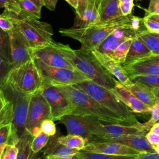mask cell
I'll return each instance as SVG.
<instances>
[{
    "mask_svg": "<svg viewBox=\"0 0 159 159\" xmlns=\"http://www.w3.org/2000/svg\"><path fill=\"white\" fill-rule=\"evenodd\" d=\"M139 17L131 14L122 16L103 22L86 26L61 29L60 33L66 37L78 40L81 45V49L92 51L116 29L129 25L135 22Z\"/></svg>",
    "mask_w": 159,
    "mask_h": 159,
    "instance_id": "cell-1",
    "label": "cell"
},
{
    "mask_svg": "<svg viewBox=\"0 0 159 159\" xmlns=\"http://www.w3.org/2000/svg\"><path fill=\"white\" fill-rule=\"evenodd\" d=\"M53 45L76 70L91 81L109 89L114 87L116 79L99 63L91 51L81 48L75 50L68 45L56 42Z\"/></svg>",
    "mask_w": 159,
    "mask_h": 159,
    "instance_id": "cell-2",
    "label": "cell"
},
{
    "mask_svg": "<svg viewBox=\"0 0 159 159\" xmlns=\"http://www.w3.org/2000/svg\"><path fill=\"white\" fill-rule=\"evenodd\" d=\"M54 86L57 87L70 101L73 107L71 114L92 116L108 122L129 125L119 115L103 106L76 86Z\"/></svg>",
    "mask_w": 159,
    "mask_h": 159,
    "instance_id": "cell-3",
    "label": "cell"
},
{
    "mask_svg": "<svg viewBox=\"0 0 159 159\" xmlns=\"http://www.w3.org/2000/svg\"><path fill=\"white\" fill-rule=\"evenodd\" d=\"M14 26L22 34L31 48L49 45L54 42L52 26L45 22L29 16H19L4 11Z\"/></svg>",
    "mask_w": 159,
    "mask_h": 159,
    "instance_id": "cell-4",
    "label": "cell"
},
{
    "mask_svg": "<svg viewBox=\"0 0 159 159\" xmlns=\"http://www.w3.org/2000/svg\"><path fill=\"white\" fill-rule=\"evenodd\" d=\"M73 86L83 90L99 104L119 115L129 125L139 123L133 112L111 89L91 81H86Z\"/></svg>",
    "mask_w": 159,
    "mask_h": 159,
    "instance_id": "cell-5",
    "label": "cell"
},
{
    "mask_svg": "<svg viewBox=\"0 0 159 159\" xmlns=\"http://www.w3.org/2000/svg\"><path fill=\"white\" fill-rule=\"evenodd\" d=\"M42 83L43 79L32 58L12 68L2 88L8 86L21 93L32 95L39 91Z\"/></svg>",
    "mask_w": 159,
    "mask_h": 159,
    "instance_id": "cell-6",
    "label": "cell"
},
{
    "mask_svg": "<svg viewBox=\"0 0 159 159\" xmlns=\"http://www.w3.org/2000/svg\"><path fill=\"white\" fill-rule=\"evenodd\" d=\"M2 89L13 107L12 135L9 144L16 145L20 139L28 133L25 129V124L30 95L21 93L8 86H5Z\"/></svg>",
    "mask_w": 159,
    "mask_h": 159,
    "instance_id": "cell-7",
    "label": "cell"
},
{
    "mask_svg": "<svg viewBox=\"0 0 159 159\" xmlns=\"http://www.w3.org/2000/svg\"><path fill=\"white\" fill-rule=\"evenodd\" d=\"M58 120L66 127L68 134L81 136L87 142L99 138L101 134V120L95 117L68 114Z\"/></svg>",
    "mask_w": 159,
    "mask_h": 159,
    "instance_id": "cell-8",
    "label": "cell"
},
{
    "mask_svg": "<svg viewBox=\"0 0 159 159\" xmlns=\"http://www.w3.org/2000/svg\"><path fill=\"white\" fill-rule=\"evenodd\" d=\"M33 59L43 81L53 85L73 86L86 81H91L77 70L50 66L39 60Z\"/></svg>",
    "mask_w": 159,
    "mask_h": 159,
    "instance_id": "cell-9",
    "label": "cell"
},
{
    "mask_svg": "<svg viewBox=\"0 0 159 159\" xmlns=\"http://www.w3.org/2000/svg\"><path fill=\"white\" fill-rule=\"evenodd\" d=\"M145 30L147 29L143 24V19L138 18L133 24L116 29L94 50L111 57L114 50L119 45L128 39L137 37Z\"/></svg>",
    "mask_w": 159,
    "mask_h": 159,
    "instance_id": "cell-10",
    "label": "cell"
},
{
    "mask_svg": "<svg viewBox=\"0 0 159 159\" xmlns=\"http://www.w3.org/2000/svg\"><path fill=\"white\" fill-rule=\"evenodd\" d=\"M39 91L50 106L52 120H59L64 116L71 114L73 107L70 101L57 87L43 81Z\"/></svg>",
    "mask_w": 159,
    "mask_h": 159,
    "instance_id": "cell-11",
    "label": "cell"
},
{
    "mask_svg": "<svg viewBox=\"0 0 159 159\" xmlns=\"http://www.w3.org/2000/svg\"><path fill=\"white\" fill-rule=\"evenodd\" d=\"M48 119H52L50 106L43 95L38 91L30 96L25 124L26 131L31 135L35 127H40L42 120Z\"/></svg>",
    "mask_w": 159,
    "mask_h": 159,
    "instance_id": "cell-12",
    "label": "cell"
},
{
    "mask_svg": "<svg viewBox=\"0 0 159 159\" xmlns=\"http://www.w3.org/2000/svg\"><path fill=\"white\" fill-rule=\"evenodd\" d=\"M8 33L10 41L9 61L13 68L32 58L31 47L22 34L16 27Z\"/></svg>",
    "mask_w": 159,
    "mask_h": 159,
    "instance_id": "cell-13",
    "label": "cell"
},
{
    "mask_svg": "<svg viewBox=\"0 0 159 159\" xmlns=\"http://www.w3.org/2000/svg\"><path fill=\"white\" fill-rule=\"evenodd\" d=\"M53 43L49 45L31 48L32 58L39 60L50 66L76 70L75 67L55 48Z\"/></svg>",
    "mask_w": 159,
    "mask_h": 159,
    "instance_id": "cell-14",
    "label": "cell"
},
{
    "mask_svg": "<svg viewBox=\"0 0 159 159\" xmlns=\"http://www.w3.org/2000/svg\"><path fill=\"white\" fill-rule=\"evenodd\" d=\"M101 134L98 139L92 140H106L130 135H146L147 131L142 124L127 125L101 120ZM91 141V140H90Z\"/></svg>",
    "mask_w": 159,
    "mask_h": 159,
    "instance_id": "cell-15",
    "label": "cell"
},
{
    "mask_svg": "<svg viewBox=\"0 0 159 159\" xmlns=\"http://www.w3.org/2000/svg\"><path fill=\"white\" fill-rule=\"evenodd\" d=\"M83 150L116 155H137L141 153V152L121 143L101 140L87 142Z\"/></svg>",
    "mask_w": 159,
    "mask_h": 159,
    "instance_id": "cell-16",
    "label": "cell"
},
{
    "mask_svg": "<svg viewBox=\"0 0 159 159\" xmlns=\"http://www.w3.org/2000/svg\"><path fill=\"white\" fill-rule=\"evenodd\" d=\"M111 90L133 112L143 114H151L152 108L143 103L118 80L115 81V86Z\"/></svg>",
    "mask_w": 159,
    "mask_h": 159,
    "instance_id": "cell-17",
    "label": "cell"
},
{
    "mask_svg": "<svg viewBox=\"0 0 159 159\" xmlns=\"http://www.w3.org/2000/svg\"><path fill=\"white\" fill-rule=\"evenodd\" d=\"M91 52L106 71L113 77H116L121 84L127 86L132 83L120 63L117 62L109 55L100 53L95 50Z\"/></svg>",
    "mask_w": 159,
    "mask_h": 159,
    "instance_id": "cell-18",
    "label": "cell"
},
{
    "mask_svg": "<svg viewBox=\"0 0 159 159\" xmlns=\"http://www.w3.org/2000/svg\"><path fill=\"white\" fill-rule=\"evenodd\" d=\"M124 68L129 78L137 76L159 75V63L156 56L144 58L127 65Z\"/></svg>",
    "mask_w": 159,
    "mask_h": 159,
    "instance_id": "cell-19",
    "label": "cell"
},
{
    "mask_svg": "<svg viewBox=\"0 0 159 159\" xmlns=\"http://www.w3.org/2000/svg\"><path fill=\"white\" fill-rule=\"evenodd\" d=\"M4 11L19 16H29L36 19L41 17V8L30 0H12L8 2Z\"/></svg>",
    "mask_w": 159,
    "mask_h": 159,
    "instance_id": "cell-20",
    "label": "cell"
},
{
    "mask_svg": "<svg viewBox=\"0 0 159 159\" xmlns=\"http://www.w3.org/2000/svg\"><path fill=\"white\" fill-rule=\"evenodd\" d=\"M101 140L111 141L119 143L129 147H130L134 150H136L141 153L156 152L153 146L147 140L145 135H130Z\"/></svg>",
    "mask_w": 159,
    "mask_h": 159,
    "instance_id": "cell-21",
    "label": "cell"
},
{
    "mask_svg": "<svg viewBox=\"0 0 159 159\" xmlns=\"http://www.w3.org/2000/svg\"><path fill=\"white\" fill-rule=\"evenodd\" d=\"M79 151L78 149L71 148L60 143L57 137L53 136V139H49L43 153V157L65 158L76 154Z\"/></svg>",
    "mask_w": 159,
    "mask_h": 159,
    "instance_id": "cell-22",
    "label": "cell"
},
{
    "mask_svg": "<svg viewBox=\"0 0 159 159\" xmlns=\"http://www.w3.org/2000/svg\"><path fill=\"white\" fill-rule=\"evenodd\" d=\"M151 56H152V54L150 50L137 36L133 38L125 59L121 64L124 66L139 60Z\"/></svg>",
    "mask_w": 159,
    "mask_h": 159,
    "instance_id": "cell-23",
    "label": "cell"
},
{
    "mask_svg": "<svg viewBox=\"0 0 159 159\" xmlns=\"http://www.w3.org/2000/svg\"><path fill=\"white\" fill-rule=\"evenodd\" d=\"M98 12L99 17L98 23L123 16L119 6V0H102Z\"/></svg>",
    "mask_w": 159,
    "mask_h": 159,
    "instance_id": "cell-24",
    "label": "cell"
},
{
    "mask_svg": "<svg viewBox=\"0 0 159 159\" xmlns=\"http://www.w3.org/2000/svg\"><path fill=\"white\" fill-rule=\"evenodd\" d=\"M125 87L143 103L151 108L157 101V98L152 91V88L142 83L134 82Z\"/></svg>",
    "mask_w": 159,
    "mask_h": 159,
    "instance_id": "cell-25",
    "label": "cell"
},
{
    "mask_svg": "<svg viewBox=\"0 0 159 159\" xmlns=\"http://www.w3.org/2000/svg\"><path fill=\"white\" fill-rule=\"evenodd\" d=\"M99 12L95 5L89 2L84 12L80 16H76L73 26L81 27L96 24L99 21Z\"/></svg>",
    "mask_w": 159,
    "mask_h": 159,
    "instance_id": "cell-26",
    "label": "cell"
},
{
    "mask_svg": "<svg viewBox=\"0 0 159 159\" xmlns=\"http://www.w3.org/2000/svg\"><path fill=\"white\" fill-rule=\"evenodd\" d=\"M137 37L152 52V56L159 55V32H152L145 30Z\"/></svg>",
    "mask_w": 159,
    "mask_h": 159,
    "instance_id": "cell-27",
    "label": "cell"
},
{
    "mask_svg": "<svg viewBox=\"0 0 159 159\" xmlns=\"http://www.w3.org/2000/svg\"><path fill=\"white\" fill-rule=\"evenodd\" d=\"M58 142L69 148L83 150L87 142L86 140L81 136L68 134L66 135L57 137Z\"/></svg>",
    "mask_w": 159,
    "mask_h": 159,
    "instance_id": "cell-28",
    "label": "cell"
},
{
    "mask_svg": "<svg viewBox=\"0 0 159 159\" xmlns=\"http://www.w3.org/2000/svg\"><path fill=\"white\" fill-rule=\"evenodd\" d=\"M33 137L29 133L25 134L16 145L19 151L16 159H32L35 155L32 153L30 144Z\"/></svg>",
    "mask_w": 159,
    "mask_h": 159,
    "instance_id": "cell-29",
    "label": "cell"
},
{
    "mask_svg": "<svg viewBox=\"0 0 159 159\" xmlns=\"http://www.w3.org/2000/svg\"><path fill=\"white\" fill-rule=\"evenodd\" d=\"M77 155L84 159H136L137 155H109L81 150Z\"/></svg>",
    "mask_w": 159,
    "mask_h": 159,
    "instance_id": "cell-30",
    "label": "cell"
},
{
    "mask_svg": "<svg viewBox=\"0 0 159 159\" xmlns=\"http://www.w3.org/2000/svg\"><path fill=\"white\" fill-rule=\"evenodd\" d=\"M133 39H128L119 45L114 50L111 58L119 63H122L126 57Z\"/></svg>",
    "mask_w": 159,
    "mask_h": 159,
    "instance_id": "cell-31",
    "label": "cell"
},
{
    "mask_svg": "<svg viewBox=\"0 0 159 159\" xmlns=\"http://www.w3.org/2000/svg\"><path fill=\"white\" fill-rule=\"evenodd\" d=\"M50 139V137L42 131L37 136L32 138L30 148L33 153L36 154L45 147Z\"/></svg>",
    "mask_w": 159,
    "mask_h": 159,
    "instance_id": "cell-32",
    "label": "cell"
},
{
    "mask_svg": "<svg viewBox=\"0 0 159 159\" xmlns=\"http://www.w3.org/2000/svg\"><path fill=\"white\" fill-rule=\"evenodd\" d=\"M130 79L132 83H140L151 88L159 87V75L137 76L131 77Z\"/></svg>",
    "mask_w": 159,
    "mask_h": 159,
    "instance_id": "cell-33",
    "label": "cell"
},
{
    "mask_svg": "<svg viewBox=\"0 0 159 159\" xmlns=\"http://www.w3.org/2000/svg\"><path fill=\"white\" fill-rule=\"evenodd\" d=\"M0 55L9 61L10 41L9 33L0 28Z\"/></svg>",
    "mask_w": 159,
    "mask_h": 159,
    "instance_id": "cell-34",
    "label": "cell"
},
{
    "mask_svg": "<svg viewBox=\"0 0 159 159\" xmlns=\"http://www.w3.org/2000/svg\"><path fill=\"white\" fill-rule=\"evenodd\" d=\"M13 107L9 100L8 103L0 111V127L12 122Z\"/></svg>",
    "mask_w": 159,
    "mask_h": 159,
    "instance_id": "cell-35",
    "label": "cell"
},
{
    "mask_svg": "<svg viewBox=\"0 0 159 159\" xmlns=\"http://www.w3.org/2000/svg\"><path fill=\"white\" fill-rule=\"evenodd\" d=\"M12 69L10 61L0 55V88L2 89L6 78Z\"/></svg>",
    "mask_w": 159,
    "mask_h": 159,
    "instance_id": "cell-36",
    "label": "cell"
},
{
    "mask_svg": "<svg viewBox=\"0 0 159 159\" xmlns=\"http://www.w3.org/2000/svg\"><path fill=\"white\" fill-rule=\"evenodd\" d=\"M151 114L149 120L142 124L143 127L147 132L149 131L152 125L159 120V99H157L155 103L152 107Z\"/></svg>",
    "mask_w": 159,
    "mask_h": 159,
    "instance_id": "cell-37",
    "label": "cell"
},
{
    "mask_svg": "<svg viewBox=\"0 0 159 159\" xmlns=\"http://www.w3.org/2000/svg\"><path fill=\"white\" fill-rule=\"evenodd\" d=\"M42 131L48 136L53 137L56 134L57 129L53 120L51 119H45L40 124Z\"/></svg>",
    "mask_w": 159,
    "mask_h": 159,
    "instance_id": "cell-38",
    "label": "cell"
},
{
    "mask_svg": "<svg viewBox=\"0 0 159 159\" xmlns=\"http://www.w3.org/2000/svg\"><path fill=\"white\" fill-rule=\"evenodd\" d=\"M12 135V122L0 127V146L7 145Z\"/></svg>",
    "mask_w": 159,
    "mask_h": 159,
    "instance_id": "cell-39",
    "label": "cell"
},
{
    "mask_svg": "<svg viewBox=\"0 0 159 159\" xmlns=\"http://www.w3.org/2000/svg\"><path fill=\"white\" fill-rule=\"evenodd\" d=\"M19 151L18 147L13 144H7L2 152L0 159H16Z\"/></svg>",
    "mask_w": 159,
    "mask_h": 159,
    "instance_id": "cell-40",
    "label": "cell"
},
{
    "mask_svg": "<svg viewBox=\"0 0 159 159\" xmlns=\"http://www.w3.org/2000/svg\"><path fill=\"white\" fill-rule=\"evenodd\" d=\"M15 27L11 19L2 13L0 14V28L3 30L9 32Z\"/></svg>",
    "mask_w": 159,
    "mask_h": 159,
    "instance_id": "cell-41",
    "label": "cell"
},
{
    "mask_svg": "<svg viewBox=\"0 0 159 159\" xmlns=\"http://www.w3.org/2000/svg\"><path fill=\"white\" fill-rule=\"evenodd\" d=\"M134 0H119V6L123 16L131 14L133 7Z\"/></svg>",
    "mask_w": 159,
    "mask_h": 159,
    "instance_id": "cell-42",
    "label": "cell"
},
{
    "mask_svg": "<svg viewBox=\"0 0 159 159\" xmlns=\"http://www.w3.org/2000/svg\"><path fill=\"white\" fill-rule=\"evenodd\" d=\"M143 24L146 29L152 32H159V22L145 16L143 18Z\"/></svg>",
    "mask_w": 159,
    "mask_h": 159,
    "instance_id": "cell-43",
    "label": "cell"
},
{
    "mask_svg": "<svg viewBox=\"0 0 159 159\" xmlns=\"http://www.w3.org/2000/svg\"><path fill=\"white\" fill-rule=\"evenodd\" d=\"M146 13L147 16L150 14L159 15V0H150Z\"/></svg>",
    "mask_w": 159,
    "mask_h": 159,
    "instance_id": "cell-44",
    "label": "cell"
},
{
    "mask_svg": "<svg viewBox=\"0 0 159 159\" xmlns=\"http://www.w3.org/2000/svg\"><path fill=\"white\" fill-rule=\"evenodd\" d=\"M89 0H78V6L76 10V16L80 17L88 7Z\"/></svg>",
    "mask_w": 159,
    "mask_h": 159,
    "instance_id": "cell-45",
    "label": "cell"
},
{
    "mask_svg": "<svg viewBox=\"0 0 159 159\" xmlns=\"http://www.w3.org/2000/svg\"><path fill=\"white\" fill-rule=\"evenodd\" d=\"M148 142L153 146H156L159 144V135L154 132L149 130L145 135Z\"/></svg>",
    "mask_w": 159,
    "mask_h": 159,
    "instance_id": "cell-46",
    "label": "cell"
},
{
    "mask_svg": "<svg viewBox=\"0 0 159 159\" xmlns=\"http://www.w3.org/2000/svg\"><path fill=\"white\" fill-rule=\"evenodd\" d=\"M136 159H159V154L157 152H142L137 155Z\"/></svg>",
    "mask_w": 159,
    "mask_h": 159,
    "instance_id": "cell-47",
    "label": "cell"
},
{
    "mask_svg": "<svg viewBox=\"0 0 159 159\" xmlns=\"http://www.w3.org/2000/svg\"><path fill=\"white\" fill-rule=\"evenodd\" d=\"M43 6L46 7L50 11H53L55 9L58 0H42Z\"/></svg>",
    "mask_w": 159,
    "mask_h": 159,
    "instance_id": "cell-48",
    "label": "cell"
},
{
    "mask_svg": "<svg viewBox=\"0 0 159 159\" xmlns=\"http://www.w3.org/2000/svg\"><path fill=\"white\" fill-rule=\"evenodd\" d=\"M8 102L9 100L6 98L3 90L0 88V111L8 103Z\"/></svg>",
    "mask_w": 159,
    "mask_h": 159,
    "instance_id": "cell-49",
    "label": "cell"
},
{
    "mask_svg": "<svg viewBox=\"0 0 159 159\" xmlns=\"http://www.w3.org/2000/svg\"><path fill=\"white\" fill-rule=\"evenodd\" d=\"M150 130H151L152 132H153L155 134H156L159 135V122L155 123L152 125V127L150 128Z\"/></svg>",
    "mask_w": 159,
    "mask_h": 159,
    "instance_id": "cell-50",
    "label": "cell"
},
{
    "mask_svg": "<svg viewBox=\"0 0 159 159\" xmlns=\"http://www.w3.org/2000/svg\"><path fill=\"white\" fill-rule=\"evenodd\" d=\"M71 6H72L75 9L78 6V0H65Z\"/></svg>",
    "mask_w": 159,
    "mask_h": 159,
    "instance_id": "cell-51",
    "label": "cell"
},
{
    "mask_svg": "<svg viewBox=\"0 0 159 159\" xmlns=\"http://www.w3.org/2000/svg\"><path fill=\"white\" fill-rule=\"evenodd\" d=\"M30 1H32L33 2H34L36 4V6H37L41 8V9L43 6L42 0H30Z\"/></svg>",
    "mask_w": 159,
    "mask_h": 159,
    "instance_id": "cell-52",
    "label": "cell"
},
{
    "mask_svg": "<svg viewBox=\"0 0 159 159\" xmlns=\"http://www.w3.org/2000/svg\"><path fill=\"white\" fill-rule=\"evenodd\" d=\"M147 16L148 17L159 22V15H157V14H150V15H148V16Z\"/></svg>",
    "mask_w": 159,
    "mask_h": 159,
    "instance_id": "cell-53",
    "label": "cell"
},
{
    "mask_svg": "<svg viewBox=\"0 0 159 159\" xmlns=\"http://www.w3.org/2000/svg\"><path fill=\"white\" fill-rule=\"evenodd\" d=\"M101 1H102V0H89V2H92L95 5V6L98 9V8L99 7V5H100Z\"/></svg>",
    "mask_w": 159,
    "mask_h": 159,
    "instance_id": "cell-54",
    "label": "cell"
},
{
    "mask_svg": "<svg viewBox=\"0 0 159 159\" xmlns=\"http://www.w3.org/2000/svg\"><path fill=\"white\" fill-rule=\"evenodd\" d=\"M152 91H153L154 95L155 96L156 98L159 99V87L152 88Z\"/></svg>",
    "mask_w": 159,
    "mask_h": 159,
    "instance_id": "cell-55",
    "label": "cell"
},
{
    "mask_svg": "<svg viewBox=\"0 0 159 159\" xmlns=\"http://www.w3.org/2000/svg\"><path fill=\"white\" fill-rule=\"evenodd\" d=\"M11 1L12 0H0V9L4 7L5 6Z\"/></svg>",
    "mask_w": 159,
    "mask_h": 159,
    "instance_id": "cell-56",
    "label": "cell"
},
{
    "mask_svg": "<svg viewBox=\"0 0 159 159\" xmlns=\"http://www.w3.org/2000/svg\"><path fill=\"white\" fill-rule=\"evenodd\" d=\"M60 159H84V158H83L80 157V156L78 155L77 153H76V154H75V155H73V156H71V157H70L65 158H60Z\"/></svg>",
    "mask_w": 159,
    "mask_h": 159,
    "instance_id": "cell-57",
    "label": "cell"
},
{
    "mask_svg": "<svg viewBox=\"0 0 159 159\" xmlns=\"http://www.w3.org/2000/svg\"><path fill=\"white\" fill-rule=\"evenodd\" d=\"M7 145H3L2 146H0V158H1V155L2 153V152H4L6 147Z\"/></svg>",
    "mask_w": 159,
    "mask_h": 159,
    "instance_id": "cell-58",
    "label": "cell"
},
{
    "mask_svg": "<svg viewBox=\"0 0 159 159\" xmlns=\"http://www.w3.org/2000/svg\"><path fill=\"white\" fill-rule=\"evenodd\" d=\"M153 147L154 150H155V152H156L157 153L159 154V144L157 145H156V146H154V147Z\"/></svg>",
    "mask_w": 159,
    "mask_h": 159,
    "instance_id": "cell-59",
    "label": "cell"
},
{
    "mask_svg": "<svg viewBox=\"0 0 159 159\" xmlns=\"http://www.w3.org/2000/svg\"><path fill=\"white\" fill-rule=\"evenodd\" d=\"M156 58H157V60H158V63H159V55L156 56Z\"/></svg>",
    "mask_w": 159,
    "mask_h": 159,
    "instance_id": "cell-60",
    "label": "cell"
}]
</instances>
